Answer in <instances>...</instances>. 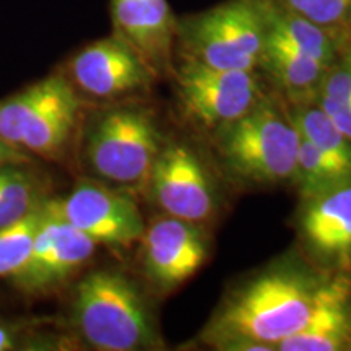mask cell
<instances>
[{
    "label": "cell",
    "instance_id": "26",
    "mask_svg": "<svg viewBox=\"0 0 351 351\" xmlns=\"http://www.w3.org/2000/svg\"><path fill=\"white\" fill-rule=\"evenodd\" d=\"M28 160L23 150H19V148L10 147L5 142L0 140V168H5V166L12 165H21Z\"/></svg>",
    "mask_w": 351,
    "mask_h": 351
},
{
    "label": "cell",
    "instance_id": "30",
    "mask_svg": "<svg viewBox=\"0 0 351 351\" xmlns=\"http://www.w3.org/2000/svg\"><path fill=\"white\" fill-rule=\"evenodd\" d=\"M346 351H351V337H350V341H348V346H346Z\"/></svg>",
    "mask_w": 351,
    "mask_h": 351
},
{
    "label": "cell",
    "instance_id": "23",
    "mask_svg": "<svg viewBox=\"0 0 351 351\" xmlns=\"http://www.w3.org/2000/svg\"><path fill=\"white\" fill-rule=\"evenodd\" d=\"M38 95L39 82L0 103V140L2 142L23 150L21 134H23L25 122L28 119Z\"/></svg>",
    "mask_w": 351,
    "mask_h": 351
},
{
    "label": "cell",
    "instance_id": "18",
    "mask_svg": "<svg viewBox=\"0 0 351 351\" xmlns=\"http://www.w3.org/2000/svg\"><path fill=\"white\" fill-rule=\"evenodd\" d=\"M293 184L300 191L301 202H304L332 189L351 184V168L301 137Z\"/></svg>",
    "mask_w": 351,
    "mask_h": 351
},
{
    "label": "cell",
    "instance_id": "12",
    "mask_svg": "<svg viewBox=\"0 0 351 351\" xmlns=\"http://www.w3.org/2000/svg\"><path fill=\"white\" fill-rule=\"evenodd\" d=\"M298 232L315 267L351 271V184L301 202Z\"/></svg>",
    "mask_w": 351,
    "mask_h": 351
},
{
    "label": "cell",
    "instance_id": "5",
    "mask_svg": "<svg viewBox=\"0 0 351 351\" xmlns=\"http://www.w3.org/2000/svg\"><path fill=\"white\" fill-rule=\"evenodd\" d=\"M163 137L145 108L121 106L99 114L86 134L85 156L104 181L119 186L148 182Z\"/></svg>",
    "mask_w": 351,
    "mask_h": 351
},
{
    "label": "cell",
    "instance_id": "15",
    "mask_svg": "<svg viewBox=\"0 0 351 351\" xmlns=\"http://www.w3.org/2000/svg\"><path fill=\"white\" fill-rule=\"evenodd\" d=\"M80 112V99L72 82L51 75L39 82V95L25 122L23 150L54 158L72 137Z\"/></svg>",
    "mask_w": 351,
    "mask_h": 351
},
{
    "label": "cell",
    "instance_id": "4",
    "mask_svg": "<svg viewBox=\"0 0 351 351\" xmlns=\"http://www.w3.org/2000/svg\"><path fill=\"white\" fill-rule=\"evenodd\" d=\"M265 44L261 0H226L178 19L176 52L219 70H258Z\"/></svg>",
    "mask_w": 351,
    "mask_h": 351
},
{
    "label": "cell",
    "instance_id": "13",
    "mask_svg": "<svg viewBox=\"0 0 351 351\" xmlns=\"http://www.w3.org/2000/svg\"><path fill=\"white\" fill-rule=\"evenodd\" d=\"M114 34L129 44L153 73L173 72L178 19L168 0H111Z\"/></svg>",
    "mask_w": 351,
    "mask_h": 351
},
{
    "label": "cell",
    "instance_id": "29",
    "mask_svg": "<svg viewBox=\"0 0 351 351\" xmlns=\"http://www.w3.org/2000/svg\"><path fill=\"white\" fill-rule=\"evenodd\" d=\"M7 168H8V166H5V168H0V184H2V179H3V176H5Z\"/></svg>",
    "mask_w": 351,
    "mask_h": 351
},
{
    "label": "cell",
    "instance_id": "8",
    "mask_svg": "<svg viewBox=\"0 0 351 351\" xmlns=\"http://www.w3.org/2000/svg\"><path fill=\"white\" fill-rule=\"evenodd\" d=\"M59 213L96 244L130 245L145 232L142 213L122 192L99 184L82 182L62 200H54Z\"/></svg>",
    "mask_w": 351,
    "mask_h": 351
},
{
    "label": "cell",
    "instance_id": "9",
    "mask_svg": "<svg viewBox=\"0 0 351 351\" xmlns=\"http://www.w3.org/2000/svg\"><path fill=\"white\" fill-rule=\"evenodd\" d=\"M69 72L72 85L99 99L147 91L158 78L142 57L116 34L83 47L70 60Z\"/></svg>",
    "mask_w": 351,
    "mask_h": 351
},
{
    "label": "cell",
    "instance_id": "28",
    "mask_svg": "<svg viewBox=\"0 0 351 351\" xmlns=\"http://www.w3.org/2000/svg\"><path fill=\"white\" fill-rule=\"evenodd\" d=\"M341 52H346V54L351 56V32L345 36V41H343V49H341Z\"/></svg>",
    "mask_w": 351,
    "mask_h": 351
},
{
    "label": "cell",
    "instance_id": "1",
    "mask_svg": "<svg viewBox=\"0 0 351 351\" xmlns=\"http://www.w3.org/2000/svg\"><path fill=\"white\" fill-rule=\"evenodd\" d=\"M330 271L307 258H285L228 291L199 341L213 350L276 351L309 317Z\"/></svg>",
    "mask_w": 351,
    "mask_h": 351
},
{
    "label": "cell",
    "instance_id": "17",
    "mask_svg": "<svg viewBox=\"0 0 351 351\" xmlns=\"http://www.w3.org/2000/svg\"><path fill=\"white\" fill-rule=\"evenodd\" d=\"M261 2L267 36L287 44L302 54L314 57L328 67L339 59L343 49V39L339 34L302 19L295 12L287 10L275 0H261Z\"/></svg>",
    "mask_w": 351,
    "mask_h": 351
},
{
    "label": "cell",
    "instance_id": "7",
    "mask_svg": "<svg viewBox=\"0 0 351 351\" xmlns=\"http://www.w3.org/2000/svg\"><path fill=\"white\" fill-rule=\"evenodd\" d=\"M148 186L158 207L169 217L204 225L217 213V189L207 166L187 143H163Z\"/></svg>",
    "mask_w": 351,
    "mask_h": 351
},
{
    "label": "cell",
    "instance_id": "6",
    "mask_svg": "<svg viewBox=\"0 0 351 351\" xmlns=\"http://www.w3.org/2000/svg\"><path fill=\"white\" fill-rule=\"evenodd\" d=\"M171 73L182 112L208 134L239 119L267 95L258 70H219L178 59Z\"/></svg>",
    "mask_w": 351,
    "mask_h": 351
},
{
    "label": "cell",
    "instance_id": "16",
    "mask_svg": "<svg viewBox=\"0 0 351 351\" xmlns=\"http://www.w3.org/2000/svg\"><path fill=\"white\" fill-rule=\"evenodd\" d=\"M328 65L265 34L258 72L291 104L314 103Z\"/></svg>",
    "mask_w": 351,
    "mask_h": 351
},
{
    "label": "cell",
    "instance_id": "2",
    "mask_svg": "<svg viewBox=\"0 0 351 351\" xmlns=\"http://www.w3.org/2000/svg\"><path fill=\"white\" fill-rule=\"evenodd\" d=\"M219 166L247 187L293 184L301 135L289 108L265 95L239 119L210 134Z\"/></svg>",
    "mask_w": 351,
    "mask_h": 351
},
{
    "label": "cell",
    "instance_id": "11",
    "mask_svg": "<svg viewBox=\"0 0 351 351\" xmlns=\"http://www.w3.org/2000/svg\"><path fill=\"white\" fill-rule=\"evenodd\" d=\"M95 249V241L70 225L59 213L54 200H47L32 256L13 278L28 291L54 288L90 261Z\"/></svg>",
    "mask_w": 351,
    "mask_h": 351
},
{
    "label": "cell",
    "instance_id": "21",
    "mask_svg": "<svg viewBox=\"0 0 351 351\" xmlns=\"http://www.w3.org/2000/svg\"><path fill=\"white\" fill-rule=\"evenodd\" d=\"M44 200L36 176L8 166L0 184V228L23 218Z\"/></svg>",
    "mask_w": 351,
    "mask_h": 351
},
{
    "label": "cell",
    "instance_id": "10",
    "mask_svg": "<svg viewBox=\"0 0 351 351\" xmlns=\"http://www.w3.org/2000/svg\"><path fill=\"white\" fill-rule=\"evenodd\" d=\"M202 225L176 217L158 218L145 228L142 263L148 280L171 291L194 276L208 256V236Z\"/></svg>",
    "mask_w": 351,
    "mask_h": 351
},
{
    "label": "cell",
    "instance_id": "25",
    "mask_svg": "<svg viewBox=\"0 0 351 351\" xmlns=\"http://www.w3.org/2000/svg\"><path fill=\"white\" fill-rule=\"evenodd\" d=\"M315 103L330 117L337 129L351 142V108L330 103V101H315Z\"/></svg>",
    "mask_w": 351,
    "mask_h": 351
},
{
    "label": "cell",
    "instance_id": "19",
    "mask_svg": "<svg viewBox=\"0 0 351 351\" xmlns=\"http://www.w3.org/2000/svg\"><path fill=\"white\" fill-rule=\"evenodd\" d=\"M291 119L302 138L311 142L326 155L335 158L351 168V142L337 129L330 117L317 103L291 104Z\"/></svg>",
    "mask_w": 351,
    "mask_h": 351
},
{
    "label": "cell",
    "instance_id": "24",
    "mask_svg": "<svg viewBox=\"0 0 351 351\" xmlns=\"http://www.w3.org/2000/svg\"><path fill=\"white\" fill-rule=\"evenodd\" d=\"M315 101H330L351 108V56L341 52L327 69Z\"/></svg>",
    "mask_w": 351,
    "mask_h": 351
},
{
    "label": "cell",
    "instance_id": "22",
    "mask_svg": "<svg viewBox=\"0 0 351 351\" xmlns=\"http://www.w3.org/2000/svg\"><path fill=\"white\" fill-rule=\"evenodd\" d=\"M278 5L295 12L302 19L345 36L351 32V0H275Z\"/></svg>",
    "mask_w": 351,
    "mask_h": 351
},
{
    "label": "cell",
    "instance_id": "14",
    "mask_svg": "<svg viewBox=\"0 0 351 351\" xmlns=\"http://www.w3.org/2000/svg\"><path fill=\"white\" fill-rule=\"evenodd\" d=\"M351 337V271H330L306 324L278 351H346Z\"/></svg>",
    "mask_w": 351,
    "mask_h": 351
},
{
    "label": "cell",
    "instance_id": "3",
    "mask_svg": "<svg viewBox=\"0 0 351 351\" xmlns=\"http://www.w3.org/2000/svg\"><path fill=\"white\" fill-rule=\"evenodd\" d=\"M72 319L88 345L101 351L160 348L150 306L132 280L116 270H95L77 285Z\"/></svg>",
    "mask_w": 351,
    "mask_h": 351
},
{
    "label": "cell",
    "instance_id": "27",
    "mask_svg": "<svg viewBox=\"0 0 351 351\" xmlns=\"http://www.w3.org/2000/svg\"><path fill=\"white\" fill-rule=\"evenodd\" d=\"M13 346H15V345H13V340H12L10 332H8L5 327L0 326V351L12 350Z\"/></svg>",
    "mask_w": 351,
    "mask_h": 351
},
{
    "label": "cell",
    "instance_id": "20",
    "mask_svg": "<svg viewBox=\"0 0 351 351\" xmlns=\"http://www.w3.org/2000/svg\"><path fill=\"white\" fill-rule=\"evenodd\" d=\"M46 202L16 219L0 228V278L16 276L32 256L34 239L46 215Z\"/></svg>",
    "mask_w": 351,
    "mask_h": 351
}]
</instances>
